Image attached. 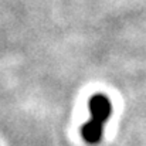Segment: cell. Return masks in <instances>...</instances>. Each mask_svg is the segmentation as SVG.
I'll return each instance as SVG.
<instances>
[{
	"instance_id": "6da1fadb",
	"label": "cell",
	"mask_w": 146,
	"mask_h": 146,
	"mask_svg": "<svg viewBox=\"0 0 146 146\" xmlns=\"http://www.w3.org/2000/svg\"><path fill=\"white\" fill-rule=\"evenodd\" d=\"M90 111L92 118L82 128V136L87 142L95 143L99 141L102 133V125L111 113V102L104 95H94L90 99Z\"/></svg>"
}]
</instances>
